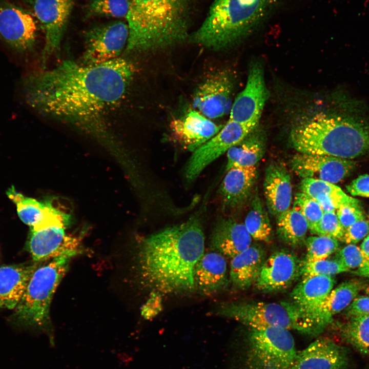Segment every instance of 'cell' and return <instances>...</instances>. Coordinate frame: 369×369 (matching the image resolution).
<instances>
[{
	"instance_id": "obj_30",
	"label": "cell",
	"mask_w": 369,
	"mask_h": 369,
	"mask_svg": "<svg viewBox=\"0 0 369 369\" xmlns=\"http://www.w3.org/2000/svg\"><path fill=\"white\" fill-rule=\"evenodd\" d=\"M308 229L306 219L294 207L277 217V232L279 238L293 248L304 243Z\"/></svg>"
},
{
	"instance_id": "obj_21",
	"label": "cell",
	"mask_w": 369,
	"mask_h": 369,
	"mask_svg": "<svg viewBox=\"0 0 369 369\" xmlns=\"http://www.w3.org/2000/svg\"><path fill=\"white\" fill-rule=\"evenodd\" d=\"M263 191L269 212L276 217L290 209L292 199L291 176L286 168L277 162L265 170Z\"/></svg>"
},
{
	"instance_id": "obj_9",
	"label": "cell",
	"mask_w": 369,
	"mask_h": 369,
	"mask_svg": "<svg viewBox=\"0 0 369 369\" xmlns=\"http://www.w3.org/2000/svg\"><path fill=\"white\" fill-rule=\"evenodd\" d=\"M255 128L229 119L216 134L193 151L185 167L186 178L194 180L209 165L241 142Z\"/></svg>"
},
{
	"instance_id": "obj_4",
	"label": "cell",
	"mask_w": 369,
	"mask_h": 369,
	"mask_svg": "<svg viewBox=\"0 0 369 369\" xmlns=\"http://www.w3.org/2000/svg\"><path fill=\"white\" fill-rule=\"evenodd\" d=\"M289 141L299 153L351 159L369 152V125L349 117L320 113L295 125Z\"/></svg>"
},
{
	"instance_id": "obj_6",
	"label": "cell",
	"mask_w": 369,
	"mask_h": 369,
	"mask_svg": "<svg viewBox=\"0 0 369 369\" xmlns=\"http://www.w3.org/2000/svg\"><path fill=\"white\" fill-rule=\"evenodd\" d=\"M71 258L62 256L39 262L14 309V317L21 324L42 326L48 323L53 295L68 269Z\"/></svg>"
},
{
	"instance_id": "obj_19",
	"label": "cell",
	"mask_w": 369,
	"mask_h": 369,
	"mask_svg": "<svg viewBox=\"0 0 369 369\" xmlns=\"http://www.w3.org/2000/svg\"><path fill=\"white\" fill-rule=\"evenodd\" d=\"M222 127L196 110L190 111L170 124L175 138L193 152L216 134Z\"/></svg>"
},
{
	"instance_id": "obj_15",
	"label": "cell",
	"mask_w": 369,
	"mask_h": 369,
	"mask_svg": "<svg viewBox=\"0 0 369 369\" xmlns=\"http://www.w3.org/2000/svg\"><path fill=\"white\" fill-rule=\"evenodd\" d=\"M233 82L231 75L225 71L210 75L194 93V107L208 118L223 116L231 109Z\"/></svg>"
},
{
	"instance_id": "obj_3",
	"label": "cell",
	"mask_w": 369,
	"mask_h": 369,
	"mask_svg": "<svg viewBox=\"0 0 369 369\" xmlns=\"http://www.w3.org/2000/svg\"><path fill=\"white\" fill-rule=\"evenodd\" d=\"M126 49L145 51L166 48L189 38L192 0H128Z\"/></svg>"
},
{
	"instance_id": "obj_26",
	"label": "cell",
	"mask_w": 369,
	"mask_h": 369,
	"mask_svg": "<svg viewBox=\"0 0 369 369\" xmlns=\"http://www.w3.org/2000/svg\"><path fill=\"white\" fill-rule=\"evenodd\" d=\"M257 177L256 166L228 170L219 188L223 205L234 208L242 204L250 196Z\"/></svg>"
},
{
	"instance_id": "obj_10",
	"label": "cell",
	"mask_w": 369,
	"mask_h": 369,
	"mask_svg": "<svg viewBox=\"0 0 369 369\" xmlns=\"http://www.w3.org/2000/svg\"><path fill=\"white\" fill-rule=\"evenodd\" d=\"M129 37L127 24L116 21L91 29L86 33L83 63L96 65L119 57Z\"/></svg>"
},
{
	"instance_id": "obj_45",
	"label": "cell",
	"mask_w": 369,
	"mask_h": 369,
	"mask_svg": "<svg viewBox=\"0 0 369 369\" xmlns=\"http://www.w3.org/2000/svg\"><path fill=\"white\" fill-rule=\"evenodd\" d=\"M354 273L360 276L369 278V259L362 266L354 272Z\"/></svg>"
},
{
	"instance_id": "obj_39",
	"label": "cell",
	"mask_w": 369,
	"mask_h": 369,
	"mask_svg": "<svg viewBox=\"0 0 369 369\" xmlns=\"http://www.w3.org/2000/svg\"><path fill=\"white\" fill-rule=\"evenodd\" d=\"M335 259L348 270L360 268L367 260L360 248L353 244H348L338 251Z\"/></svg>"
},
{
	"instance_id": "obj_41",
	"label": "cell",
	"mask_w": 369,
	"mask_h": 369,
	"mask_svg": "<svg viewBox=\"0 0 369 369\" xmlns=\"http://www.w3.org/2000/svg\"><path fill=\"white\" fill-rule=\"evenodd\" d=\"M369 233V222L364 220L358 221L345 231L342 241L347 244H355Z\"/></svg>"
},
{
	"instance_id": "obj_2",
	"label": "cell",
	"mask_w": 369,
	"mask_h": 369,
	"mask_svg": "<svg viewBox=\"0 0 369 369\" xmlns=\"http://www.w3.org/2000/svg\"><path fill=\"white\" fill-rule=\"evenodd\" d=\"M204 249L203 228L197 216L143 237L136 253L141 283L160 294L192 292L195 268Z\"/></svg>"
},
{
	"instance_id": "obj_13",
	"label": "cell",
	"mask_w": 369,
	"mask_h": 369,
	"mask_svg": "<svg viewBox=\"0 0 369 369\" xmlns=\"http://www.w3.org/2000/svg\"><path fill=\"white\" fill-rule=\"evenodd\" d=\"M34 13L45 35L43 63L60 49L73 0H33Z\"/></svg>"
},
{
	"instance_id": "obj_36",
	"label": "cell",
	"mask_w": 369,
	"mask_h": 369,
	"mask_svg": "<svg viewBox=\"0 0 369 369\" xmlns=\"http://www.w3.org/2000/svg\"><path fill=\"white\" fill-rule=\"evenodd\" d=\"M294 207L301 212L308 222L310 232L314 234L323 214L319 203L309 195L300 192L295 196Z\"/></svg>"
},
{
	"instance_id": "obj_28",
	"label": "cell",
	"mask_w": 369,
	"mask_h": 369,
	"mask_svg": "<svg viewBox=\"0 0 369 369\" xmlns=\"http://www.w3.org/2000/svg\"><path fill=\"white\" fill-rule=\"evenodd\" d=\"M301 192L316 200L323 212L336 211L343 206L360 207L359 201L346 194L334 183L319 179L303 178Z\"/></svg>"
},
{
	"instance_id": "obj_32",
	"label": "cell",
	"mask_w": 369,
	"mask_h": 369,
	"mask_svg": "<svg viewBox=\"0 0 369 369\" xmlns=\"http://www.w3.org/2000/svg\"><path fill=\"white\" fill-rule=\"evenodd\" d=\"M244 225L255 240L265 242L270 241L272 226L267 212L257 195L252 200L245 218Z\"/></svg>"
},
{
	"instance_id": "obj_29",
	"label": "cell",
	"mask_w": 369,
	"mask_h": 369,
	"mask_svg": "<svg viewBox=\"0 0 369 369\" xmlns=\"http://www.w3.org/2000/svg\"><path fill=\"white\" fill-rule=\"evenodd\" d=\"M265 150V135L257 126L241 142L227 152V171L233 167L256 166L263 157Z\"/></svg>"
},
{
	"instance_id": "obj_46",
	"label": "cell",
	"mask_w": 369,
	"mask_h": 369,
	"mask_svg": "<svg viewBox=\"0 0 369 369\" xmlns=\"http://www.w3.org/2000/svg\"><path fill=\"white\" fill-rule=\"evenodd\" d=\"M360 249L367 260L369 259V233L362 241Z\"/></svg>"
},
{
	"instance_id": "obj_5",
	"label": "cell",
	"mask_w": 369,
	"mask_h": 369,
	"mask_svg": "<svg viewBox=\"0 0 369 369\" xmlns=\"http://www.w3.org/2000/svg\"><path fill=\"white\" fill-rule=\"evenodd\" d=\"M285 1L214 0L189 40L213 50L229 47L251 33Z\"/></svg>"
},
{
	"instance_id": "obj_20",
	"label": "cell",
	"mask_w": 369,
	"mask_h": 369,
	"mask_svg": "<svg viewBox=\"0 0 369 369\" xmlns=\"http://www.w3.org/2000/svg\"><path fill=\"white\" fill-rule=\"evenodd\" d=\"M333 276H317L302 279L290 293L292 302L311 323L317 336L314 315L327 297L335 283Z\"/></svg>"
},
{
	"instance_id": "obj_1",
	"label": "cell",
	"mask_w": 369,
	"mask_h": 369,
	"mask_svg": "<svg viewBox=\"0 0 369 369\" xmlns=\"http://www.w3.org/2000/svg\"><path fill=\"white\" fill-rule=\"evenodd\" d=\"M134 70L120 57L96 65L65 60L27 76L24 95L40 114L107 138L109 114L123 100Z\"/></svg>"
},
{
	"instance_id": "obj_23",
	"label": "cell",
	"mask_w": 369,
	"mask_h": 369,
	"mask_svg": "<svg viewBox=\"0 0 369 369\" xmlns=\"http://www.w3.org/2000/svg\"><path fill=\"white\" fill-rule=\"evenodd\" d=\"M252 237L244 224L232 218L217 222L210 237V247L224 256L233 258L251 246Z\"/></svg>"
},
{
	"instance_id": "obj_44",
	"label": "cell",
	"mask_w": 369,
	"mask_h": 369,
	"mask_svg": "<svg viewBox=\"0 0 369 369\" xmlns=\"http://www.w3.org/2000/svg\"><path fill=\"white\" fill-rule=\"evenodd\" d=\"M346 188L352 196L369 197V175L359 176L346 186Z\"/></svg>"
},
{
	"instance_id": "obj_43",
	"label": "cell",
	"mask_w": 369,
	"mask_h": 369,
	"mask_svg": "<svg viewBox=\"0 0 369 369\" xmlns=\"http://www.w3.org/2000/svg\"><path fill=\"white\" fill-rule=\"evenodd\" d=\"M162 309L160 294L152 292L151 295L141 308L144 318L150 319L157 315Z\"/></svg>"
},
{
	"instance_id": "obj_8",
	"label": "cell",
	"mask_w": 369,
	"mask_h": 369,
	"mask_svg": "<svg viewBox=\"0 0 369 369\" xmlns=\"http://www.w3.org/2000/svg\"><path fill=\"white\" fill-rule=\"evenodd\" d=\"M249 328L245 369H290L297 352L289 330L276 327Z\"/></svg>"
},
{
	"instance_id": "obj_24",
	"label": "cell",
	"mask_w": 369,
	"mask_h": 369,
	"mask_svg": "<svg viewBox=\"0 0 369 369\" xmlns=\"http://www.w3.org/2000/svg\"><path fill=\"white\" fill-rule=\"evenodd\" d=\"M365 286L360 280L351 279L331 291L314 315L317 336L332 322L333 316L344 310Z\"/></svg>"
},
{
	"instance_id": "obj_38",
	"label": "cell",
	"mask_w": 369,
	"mask_h": 369,
	"mask_svg": "<svg viewBox=\"0 0 369 369\" xmlns=\"http://www.w3.org/2000/svg\"><path fill=\"white\" fill-rule=\"evenodd\" d=\"M344 230L342 227L336 211L324 212L314 234L328 236L338 240H342Z\"/></svg>"
},
{
	"instance_id": "obj_42",
	"label": "cell",
	"mask_w": 369,
	"mask_h": 369,
	"mask_svg": "<svg viewBox=\"0 0 369 369\" xmlns=\"http://www.w3.org/2000/svg\"><path fill=\"white\" fill-rule=\"evenodd\" d=\"M348 318L369 315V296H357L344 310Z\"/></svg>"
},
{
	"instance_id": "obj_7",
	"label": "cell",
	"mask_w": 369,
	"mask_h": 369,
	"mask_svg": "<svg viewBox=\"0 0 369 369\" xmlns=\"http://www.w3.org/2000/svg\"><path fill=\"white\" fill-rule=\"evenodd\" d=\"M215 313L249 327H276L314 335L311 323L292 301L227 303L219 306Z\"/></svg>"
},
{
	"instance_id": "obj_47",
	"label": "cell",
	"mask_w": 369,
	"mask_h": 369,
	"mask_svg": "<svg viewBox=\"0 0 369 369\" xmlns=\"http://www.w3.org/2000/svg\"><path fill=\"white\" fill-rule=\"evenodd\" d=\"M365 289L366 294L369 296V285L367 287H365Z\"/></svg>"
},
{
	"instance_id": "obj_25",
	"label": "cell",
	"mask_w": 369,
	"mask_h": 369,
	"mask_svg": "<svg viewBox=\"0 0 369 369\" xmlns=\"http://www.w3.org/2000/svg\"><path fill=\"white\" fill-rule=\"evenodd\" d=\"M39 262L0 267V308L14 309Z\"/></svg>"
},
{
	"instance_id": "obj_37",
	"label": "cell",
	"mask_w": 369,
	"mask_h": 369,
	"mask_svg": "<svg viewBox=\"0 0 369 369\" xmlns=\"http://www.w3.org/2000/svg\"><path fill=\"white\" fill-rule=\"evenodd\" d=\"M90 14L126 18L129 10L128 0H92L89 5Z\"/></svg>"
},
{
	"instance_id": "obj_33",
	"label": "cell",
	"mask_w": 369,
	"mask_h": 369,
	"mask_svg": "<svg viewBox=\"0 0 369 369\" xmlns=\"http://www.w3.org/2000/svg\"><path fill=\"white\" fill-rule=\"evenodd\" d=\"M340 335L359 352L369 355V315L350 317L342 326Z\"/></svg>"
},
{
	"instance_id": "obj_17",
	"label": "cell",
	"mask_w": 369,
	"mask_h": 369,
	"mask_svg": "<svg viewBox=\"0 0 369 369\" xmlns=\"http://www.w3.org/2000/svg\"><path fill=\"white\" fill-rule=\"evenodd\" d=\"M291 165L302 179H319L335 184L350 175L356 162L332 156L299 153L292 158Z\"/></svg>"
},
{
	"instance_id": "obj_14",
	"label": "cell",
	"mask_w": 369,
	"mask_h": 369,
	"mask_svg": "<svg viewBox=\"0 0 369 369\" xmlns=\"http://www.w3.org/2000/svg\"><path fill=\"white\" fill-rule=\"evenodd\" d=\"M65 229L54 225L30 229L28 247L34 261L42 262L62 256L72 258L83 252L80 241L67 235Z\"/></svg>"
},
{
	"instance_id": "obj_31",
	"label": "cell",
	"mask_w": 369,
	"mask_h": 369,
	"mask_svg": "<svg viewBox=\"0 0 369 369\" xmlns=\"http://www.w3.org/2000/svg\"><path fill=\"white\" fill-rule=\"evenodd\" d=\"M6 194L16 204L20 220L30 228L42 222L54 208L49 201L42 202L24 196L17 192L13 186L8 189Z\"/></svg>"
},
{
	"instance_id": "obj_34",
	"label": "cell",
	"mask_w": 369,
	"mask_h": 369,
	"mask_svg": "<svg viewBox=\"0 0 369 369\" xmlns=\"http://www.w3.org/2000/svg\"><path fill=\"white\" fill-rule=\"evenodd\" d=\"M306 254L304 261H313L325 259L335 252L338 247V240L325 236H311L305 239Z\"/></svg>"
},
{
	"instance_id": "obj_16",
	"label": "cell",
	"mask_w": 369,
	"mask_h": 369,
	"mask_svg": "<svg viewBox=\"0 0 369 369\" xmlns=\"http://www.w3.org/2000/svg\"><path fill=\"white\" fill-rule=\"evenodd\" d=\"M301 263L289 250L274 252L265 259L254 283L263 292H275L289 288L300 276Z\"/></svg>"
},
{
	"instance_id": "obj_22",
	"label": "cell",
	"mask_w": 369,
	"mask_h": 369,
	"mask_svg": "<svg viewBox=\"0 0 369 369\" xmlns=\"http://www.w3.org/2000/svg\"><path fill=\"white\" fill-rule=\"evenodd\" d=\"M195 289L204 295L216 294L229 283L227 263L224 256L213 251L204 253L194 271Z\"/></svg>"
},
{
	"instance_id": "obj_12",
	"label": "cell",
	"mask_w": 369,
	"mask_h": 369,
	"mask_svg": "<svg viewBox=\"0 0 369 369\" xmlns=\"http://www.w3.org/2000/svg\"><path fill=\"white\" fill-rule=\"evenodd\" d=\"M36 25L27 11L7 0H0V39L18 53L32 49Z\"/></svg>"
},
{
	"instance_id": "obj_18",
	"label": "cell",
	"mask_w": 369,
	"mask_h": 369,
	"mask_svg": "<svg viewBox=\"0 0 369 369\" xmlns=\"http://www.w3.org/2000/svg\"><path fill=\"white\" fill-rule=\"evenodd\" d=\"M346 350L332 340L319 338L296 355L290 369H346Z\"/></svg>"
},
{
	"instance_id": "obj_48",
	"label": "cell",
	"mask_w": 369,
	"mask_h": 369,
	"mask_svg": "<svg viewBox=\"0 0 369 369\" xmlns=\"http://www.w3.org/2000/svg\"><path fill=\"white\" fill-rule=\"evenodd\" d=\"M28 1H29V2H33V0H28Z\"/></svg>"
},
{
	"instance_id": "obj_35",
	"label": "cell",
	"mask_w": 369,
	"mask_h": 369,
	"mask_svg": "<svg viewBox=\"0 0 369 369\" xmlns=\"http://www.w3.org/2000/svg\"><path fill=\"white\" fill-rule=\"evenodd\" d=\"M347 271L349 270L335 258L313 261L303 260L301 263L300 276L302 279L317 276H333Z\"/></svg>"
},
{
	"instance_id": "obj_11",
	"label": "cell",
	"mask_w": 369,
	"mask_h": 369,
	"mask_svg": "<svg viewBox=\"0 0 369 369\" xmlns=\"http://www.w3.org/2000/svg\"><path fill=\"white\" fill-rule=\"evenodd\" d=\"M268 97L262 66L255 61L250 67L244 88L231 106L229 119L256 127Z\"/></svg>"
},
{
	"instance_id": "obj_27",
	"label": "cell",
	"mask_w": 369,
	"mask_h": 369,
	"mask_svg": "<svg viewBox=\"0 0 369 369\" xmlns=\"http://www.w3.org/2000/svg\"><path fill=\"white\" fill-rule=\"evenodd\" d=\"M265 260V253L260 247L252 245L234 257L231 262L230 278L233 285L240 290L254 284Z\"/></svg>"
},
{
	"instance_id": "obj_40",
	"label": "cell",
	"mask_w": 369,
	"mask_h": 369,
	"mask_svg": "<svg viewBox=\"0 0 369 369\" xmlns=\"http://www.w3.org/2000/svg\"><path fill=\"white\" fill-rule=\"evenodd\" d=\"M336 213L344 231L355 222L364 219L361 207L343 206L337 209Z\"/></svg>"
}]
</instances>
